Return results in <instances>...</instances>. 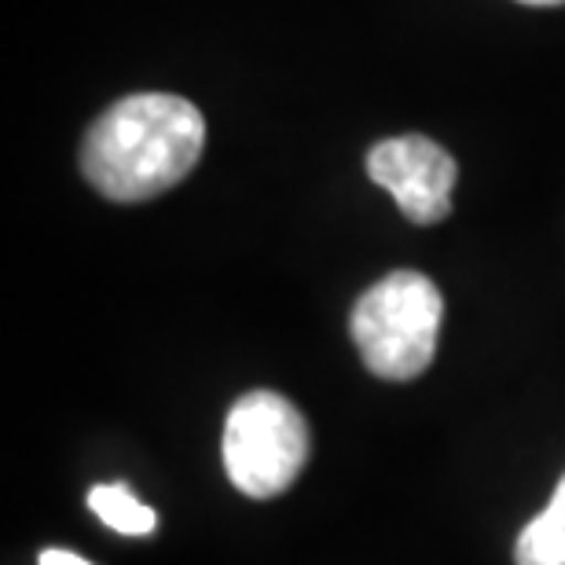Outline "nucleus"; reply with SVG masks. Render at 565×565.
Listing matches in <instances>:
<instances>
[{"instance_id": "6", "label": "nucleus", "mask_w": 565, "mask_h": 565, "mask_svg": "<svg viewBox=\"0 0 565 565\" xmlns=\"http://www.w3.org/2000/svg\"><path fill=\"white\" fill-rule=\"evenodd\" d=\"M88 507L104 525H110L121 536H147L154 533L158 514L154 507H147L143 500H137L126 484H96L88 492Z\"/></svg>"}, {"instance_id": "1", "label": "nucleus", "mask_w": 565, "mask_h": 565, "mask_svg": "<svg viewBox=\"0 0 565 565\" xmlns=\"http://www.w3.org/2000/svg\"><path fill=\"white\" fill-rule=\"evenodd\" d=\"M206 118L184 96L137 93L107 107L82 140V173L110 202H147L199 166Z\"/></svg>"}, {"instance_id": "5", "label": "nucleus", "mask_w": 565, "mask_h": 565, "mask_svg": "<svg viewBox=\"0 0 565 565\" xmlns=\"http://www.w3.org/2000/svg\"><path fill=\"white\" fill-rule=\"evenodd\" d=\"M514 565H565V473L551 503L518 536Z\"/></svg>"}, {"instance_id": "4", "label": "nucleus", "mask_w": 565, "mask_h": 565, "mask_svg": "<svg viewBox=\"0 0 565 565\" xmlns=\"http://www.w3.org/2000/svg\"><path fill=\"white\" fill-rule=\"evenodd\" d=\"M367 177L397 199L412 224H437L451 213L459 166L426 137H393L367 151Z\"/></svg>"}, {"instance_id": "2", "label": "nucleus", "mask_w": 565, "mask_h": 565, "mask_svg": "<svg viewBox=\"0 0 565 565\" xmlns=\"http://www.w3.org/2000/svg\"><path fill=\"white\" fill-rule=\"evenodd\" d=\"M440 320L445 298L437 282L415 268H397L360 294L349 331L371 375L412 382L434 364Z\"/></svg>"}, {"instance_id": "3", "label": "nucleus", "mask_w": 565, "mask_h": 565, "mask_svg": "<svg viewBox=\"0 0 565 565\" xmlns=\"http://www.w3.org/2000/svg\"><path fill=\"white\" fill-rule=\"evenodd\" d=\"M309 423L276 390H250L224 423V470L250 500H276L309 462Z\"/></svg>"}, {"instance_id": "8", "label": "nucleus", "mask_w": 565, "mask_h": 565, "mask_svg": "<svg viewBox=\"0 0 565 565\" xmlns=\"http://www.w3.org/2000/svg\"><path fill=\"white\" fill-rule=\"evenodd\" d=\"M522 4H536V8H555V4H565V0H522Z\"/></svg>"}, {"instance_id": "7", "label": "nucleus", "mask_w": 565, "mask_h": 565, "mask_svg": "<svg viewBox=\"0 0 565 565\" xmlns=\"http://www.w3.org/2000/svg\"><path fill=\"white\" fill-rule=\"evenodd\" d=\"M41 565H93V562L82 558V555H74V551L52 547V551H41Z\"/></svg>"}]
</instances>
